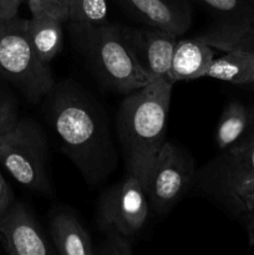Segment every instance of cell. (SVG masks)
<instances>
[{
	"instance_id": "1",
	"label": "cell",
	"mask_w": 254,
	"mask_h": 255,
	"mask_svg": "<svg viewBox=\"0 0 254 255\" xmlns=\"http://www.w3.org/2000/svg\"><path fill=\"white\" fill-rule=\"evenodd\" d=\"M46 115L65 156L90 187L104 183L119 164L116 144L102 105L74 81L55 84Z\"/></svg>"
},
{
	"instance_id": "20",
	"label": "cell",
	"mask_w": 254,
	"mask_h": 255,
	"mask_svg": "<svg viewBox=\"0 0 254 255\" xmlns=\"http://www.w3.org/2000/svg\"><path fill=\"white\" fill-rule=\"evenodd\" d=\"M104 233V239L99 248L95 249V254L131 255L133 253V239L117 231H106Z\"/></svg>"
},
{
	"instance_id": "11",
	"label": "cell",
	"mask_w": 254,
	"mask_h": 255,
	"mask_svg": "<svg viewBox=\"0 0 254 255\" xmlns=\"http://www.w3.org/2000/svg\"><path fill=\"white\" fill-rule=\"evenodd\" d=\"M122 34L134 59L153 80L169 81L172 55L177 36L172 32L149 26L121 25Z\"/></svg>"
},
{
	"instance_id": "3",
	"label": "cell",
	"mask_w": 254,
	"mask_h": 255,
	"mask_svg": "<svg viewBox=\"0 0 254 255\" xmlns=\"http://www.w3.org/2000/svg\"><path fill=\"white\" fill-rule=\"evenodd\" d=\"M66 24L75 49L105 89L127 95L153 81L134 59L120 24Z\"/></svg>"
},
{
	"instance_id": "5",
	"label": "cell",
	"mask_w": 254,
	"mask_h": 255,
	"mask_svg": "<svg viewBox=\"0 0 254 255\" xmlns=\"http://www.w3.org/2000/svg\"><path fill=\"white\" fill-rule=\"evenodd\" d=\"M0 80L16 87L32 104L51 92L55 80L40 61L29 36V19H0Z\"/></svg>"
},
{
	"instance_id": "16",
	"label": "cell",
	"mask_w": 254,
	"mask_h": 255,
	"mask_svg": "<svg viewBox=\"0 0 254 255\" xmlns=\"http://www.w3.org/2000/svg\"><path fill=\"white\" fill-rule=\"evenodd\" d=\"M204 77L234 85L254 84V52L248 50H229L214 57Z\"/></svg>"
},
{
	"instance_id": "26",
	"label": "cell",
	"mask_w": 254,
	"mask_h": 255,
	"mask_svg": "<svg viewBox=\"0 0 254 255\" xmlns=\"http://www.w3.org/2000/svg\"><path fill=\"white\" fill-rule=\"evenodd\" d=\"M253 85H254V84H253Z\"/></svg>"
},
{
	"instance_id": "9",
	"label": "cell",
	"mask_w": 254,
	"mask_h": 255,
	"mask_svg": "<svg viewBox=\"0 0 254 255\" xmlns=\"http://www.w3.org/2000/svg\"><path fill=\"white\" fill-rule=\"evenodd\" d=\"M212 15V22L197 37L213 49L254 52V5L249 0H197Z\"/></svg>"
},
{
	"instance_id": "13",
	"label": "cell",
	"mask_w": 254,
	"mask_h": 255,
	"mask_svg": "<svg viewBox=\"0 0 254 255\" xmlns=\"http://www.w3.org/2000/svg\"><path fill=\"white\" fill-rule=\"evenodd\" d=\"M214 49L199 37L177 40L172 55L169 81H191L204 77L212 60Z\"/></svg>"
},
{
	"instance_id": "19",
	"label": "cell",
	"mask_w": 254,
	"mask_h": 255,
	"mask_svg": "<svg viewBox=\"0 0 254 255\" xmlns=\"http://www.w3.org/2000/svg\"><path fill=\"white\" fill-rule=\"evenodd\" d=\"M6 84L0 80V138L11 131L20 120L16 97Z\"/></svg>"
},
{
	"instance_id": "8",
	"label": "cell",
	"mask_w": 254,
	"mask_h": 255,
	"mask_svg": "<svg viewBox=\"0 0 254 255\" xmlns=\"http://www.w3.org/2000/svg\"><path fill=\"white\" fill-rule=\"evenodd\" d=\"M149 204L138 177L125 174L117 183L105 189L96 208V223L102 232L117 231L134 239L146 226Z\"/></svg>"
},
{
	"instance_id": "24",
	"label": "cell",
	"mask_w": 254,
	"mask_h": 255,
	"mask_svg": "<svg viewBox=\"0 0 254 255\" xmlns=\"http://www.w3.org/2000/svg\"><path fill=\"white\" fill-rule=\"evenodd\" d=\"M242 222H243L244 228H246L249 246L254 248V213L244 216L243 218H242Z\"/></svg>"
},
{
	"instance_id": "14",
	"label": "cell",
	"mask_w": 254,
	"mask_h": 255,
	"mask_svg": "<svg viewBox=\"0 0 254 255\" xmlns=\"http://www.w3.org/2000/svg\"><path fill=\"white\" fill-rule=\"evenodd\" d=\"M50 238L55 252L61 255H95L92 239L79 217L59 211L50 219Z\"/></svg>"
},
{
	"instance_id": "25",
	"label": "cell",
	"mask_w": 254,
	"mask_h": 255,
	"mask_svg": "<svg viewBox=\"0 0 254 255\" xmlns=\"http://www.w3.org/2000/svg\"><path fill=\"white\" fill-rule=\"evenodd\" d=\"M249 1H251V2H252V4H253V5H254V0H249Z\"/></svg>"
},
{
	"instance_id": "23",
	"label": "cell",
	"mask_w": 254,
	"mask_h": 255,
	"mask_svg": "<svg viewBox=\"0 0 254 255\" xmlns=\"http://www.w3.org/2000/svg\"><path fill=\"white\" fill-rule=\"evenodd\" d=\"M24 0H0V19H12L19 14Z\"/></svg>"
},
{
	"instance_id": "10",
	"label": "cell",
	"mask_w": 254,
	"mask_h": 255,
	"mask_svg": "<svg viewBox=\"0 0 254 255\" xmlns=\"http://www.w3.org/2000/svg\"><path fill=\"white\" fill-rule=\"evenodd\" d=\"M0 243L10 255L56 253L34 214L21 202H14L0 217Z\"/></svg>"
},
{
	"instance_id": "15",
	"label": "cell",
	"mask_w": 254,
	"mask_h": 255,
	"mask_svg": "<svg viewBox=\"0 0 254 255\" xmlns=\"http://www.w3.org/2000/svg\"><path fill=\"white\" fill-rule=\"evenodd\" d=\"M64 21L50 15H31L29 36L40 61L49 65L64 46Z\"/></svg>"
},
{
	"instance_id": "12",
	"label": "cell",
	"mask_w": 254,
	"mask_h": 255,
	"mask_svg": "<svg viewBox=\"0 0 254 255\" xmlns=\"http://www.w3.org/2000/svg\"><path fill=\"white\" fill-rule=\"evenodd\" d=\"M127 15L143 26L166 30L181 36L192 25L186 0H114Z\"/></svg>"
},
{
	"instance_id": "21",
	"label": "cell",
	"mask_w": 254,
	"mask_h": 255,
	"mask_svg": "<svg viewBox=\"0 0 254 255\" xmlns=\"http://www.w3.org/2000/svg\"><path fill=\"white\" fill-rule=\"evenodd\" d=\"M31 15H50L65 24L70 20V0H27Z\"/></svg>"
},
{
	"instance_id": "4",
	"label": "cell",
	"mask_w": 254,
	"mask_h": 255,
	"mask_svg": "<svg viewBox=\"0 0 254 255\" xmlns=\"http://www.w3.org/2000/svg\"><path fill=\"white\" fill-rule=\"evenodd\" d=\"M191 191L234 218L254 213V127L197 169Z\"/></svg>"
},
{
	"instance_id": "18",
	"label": "cell",
	"mask_w": 254,
	"mask_h": 255,
	"mask_svg": "<svg viewBox=\"0 0 254 255\" xmlns=\"http://www.w3.org/2000/svg\"><path fill=\"white\" fill-rule=\"evenodd\" d=\"M107 0H70V20L82 25H96L107 21Z\"/></svg>"
},
{
	"instance_id": "22",
	"label": "cell",
	"mask_w": 254,
	"mask_h": 255,
	"mask_svg": "<svg viewBox=\"0 0 254 255\" xmlns=\"http://www.w3.org/2000/svg\"><path fill=\"white\" fill-rule=\"evenodd\" d=\"M12 203H14V194L0 171V217L11 207Z\"/></svg>"
},
{
	"instance_id": "17",
	"label": "cell",
	"mask_w": 254,
	"mask_h": 255,
	"mask_svg": "<svg viewBox=\"0 0 254 255\" xmlns=\"http://www.w3.org/2000/svg\"><path fill=\"white\" fill-rule=\"evenodd\" d=\"M251 114L241 101H231L224 107L218 124L214 139L219 151L234 146L249 133Z\"/></svg>"
},
{
	"instance_id": "2",
	"label": "cell",
	"mask_w": 254,
	"mask_h": 255,
	"mask_svg": "<svg viewBox=\"0 0 254 255\" xmlns=\"http://www.w3.org/2000/svg\"><path fill=\"white\" fill-rule=\"evenodd\" d=\"M173 82L153 80L125 95L116 114V132L126 173L144 183L149 168L166 142Z\"/></svg>"
},
{
	"instance_id": "6",
	"label": "cell",
	"mask_w": 254,
	"mask_h": 255,
	"mask_svg": "<svg viewBox=\"0 0 254 255\" xmlns=\"http://www.w3.org/2000/svg\"><path fill=\"white\" fill-rule=\"evenodd\" d=\"M49 144L44 129L32 120L20 119L16 126L0 138V164L24 188L50 196L47 169Z\"/></svg>"
},
{
	"instance_id": "7",
	"label": "cell",
	"mask_w": 254,
	"mask_h": 255,
	"mask_svg": "<svg viewBox=\"0 0 254 255\" xmlns=\"http://www.w3.org/2000/svg\"><path fill=\"white\" fill-rule=\"evenodd\" d=\"M196 166L191 153L166 141L159 149L143 183L149 209L166 216L191 191Z\"/></svg>"
}]
</instances>
